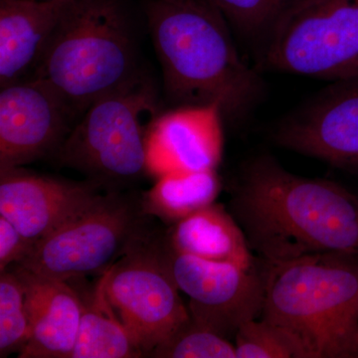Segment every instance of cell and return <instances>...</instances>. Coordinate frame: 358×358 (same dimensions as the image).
Segmentation results:
<instances>
[{"label":"cell","instance_id":"7402d4cb","mask_svg":"<svg viewBox=\"0 0 358 358\" xmlns=\"http://www.w3.org/2000/svg\"><path fill=\"white\" fill-rule=\"evenodd\" d=\"M240 34L265 41L294 0H210Z\"/></svg>","mask_w":358,"mask_h":358},{"label":"cell","instance_id":"277c9868","mask_svg":"<svg viewBox=\"0 0 358 358\" xmlns=\"http://www.w3.org/2000/svg\"><path fill=\"white\" fill-rule=\"evenodd\" d=\"M140 73L136 35L121 2L72 0L31 78L50 85L81 117Z\"/></svg>","mask_w":358,"mask_h":358},{"label":"cell","instance_id":"4fadbf2b","mask_svg":"<svg viewBox=\"0 0 358 358\" xmlns=\"http://www.w3.org/2000/svg\"><path fill=\"white\" fill-rule=\"evenodd\" d=\"M222 110L215 103L159 113L145 136L148 176L217 169L224 148Z\"/></svg>","mask_w":358,"mask_h":358},{"label":"cell","instance_id":"6da1fadb","mask_svg":"<svg viewBox=\"0 0 358 358\" xmlns=\"http://www.w3.org/2000/svg\"><path fill=\"white\" fill-rule=\"evenodd\" d=\"M230 212L264 262L358 256V196L334 181L289 173L272 157L247 164L231 187Z\"/></svg>","mask_w":358,"mask_h":358},{"label":"cell","instance_id":"5b68a950","mask_svg":"<svg viewBox=\"0 0 358 358\" xmlns=\"http://www.w3.org/2000/svg\"><path fill=\"white\" fill-rule=\"evenodd\" d=\"M159 114L154 82L140 73L92 103L52 157L105 192L124 190L148 176L145 136Z\"/></svg>","mask_w":358,"mask_h":358},{"label":"cell","instance_id":"7a4b0ae2","mask_svg":"<svg viewBox=\"0 0 358 358\" xmlns=\"http://www.w3.org/2000/svg\"><path fill=\"white\" fill-rule=\"evenodd\" d=\"M145 11L171 102L215 103L233 119L255 103L262 81L240 56L227 20L210 0H152Z\"/></svg>","mask_w":358,"mask_h":358},{"label":"cell","instance_id":"3957f363","mask_svg":"<svg viewBox=\"0 0 358 358\" xmlns=\"http://www.w3.org/2000/svg\"><path fill=\"white\" fill-rule=\"evenodd\" d=\"M259 319L294 334L312 358H353L358 324V256L324 253L264 262Z\"/></svg>","mask_w":358,"mask_h":358},{"label":"cell","instance_id":"44dd1931","mask_svg":"<svg viewBox=\"0 0 358 358\" xmlns=\"http://www.w3.org/2000/svg\"><path fill=\"white\" fill-rule=\"evenodd\" d=\"M159 358H237L229 339L214 333L190 317L178 331L148 355Z\"/></svg>","mask_w":358,"mask_h":358},{"label":"cell","instance_id":"30bf717a","mask_svg":"<svg viewBox=\"0 0 358 358\" xmlns=\"http://www.w3.org/2000/svg\"><path fill=\"white\" fill-rule=\"evenodd\" d=\"M80 117L43 80H23L0 92V167L52 157Z\"/></svg>","mask_w":358,"mask_h":358},{"label":"cell","instance_id":"5bb4252c","mask_svg":"<svg viewBox=\"0 0 358 358\" xmlns=\"http://www.w3.org/2000/svg\"><path fill=\"white\" fill-rule=\"evenodd\" d=\"M25 287L29 339L20 358H71L81 320L79 294L69 281L35 274L13 266Z\"/></svg>","mask_w":358,"mask_h":358},{"label":"cell","instance_id":"52a82bcc","mask_svg":"<svg viewBox=\"0 0 358 358\" xmlns=\"http://www.w3.org/2000/svg\"><path fill=\"white\" fill-rule=\"evenodd\" d=\"M262 60L327 81L358 76V0H294L264 41Z\"/></svg>","mask_w":358,"mask_h":358},{"label":"cell","instance_id":"ac0fdd59","mask_svg":"<svg viewBox=\"0 0 358 358\" xmlns=\"http://www.w3.org/2000/svg\"><path fill=\"white\" fill-rule=\"evenodd\" d=\"M221 188L216 169L167 173L141 193V207L145 215L171 226L214 203Z\"/></svg>","mask_w":358,"mask_h":358},{"label":"cell","instance_id":"d4e9b609","mask_svg":"<svg viewBox=\"0 0 358 358\" xmlns=\"http://www.w3.org/2000/svg\"><path fill=\"white\" fill-rule=\"evenodd\" d=\"M164 1H167V2H182V1H186V0H164Z\"/></svg>","mask_w":358,"mask_h":358},{"label":"cell","instance_id":"7c38bea8","mask_svg":"<svg viewBox=\"0 0 358 358\" xmlns=\"http://www.w3.org/2000/svg\"><path fill=\"white\" fill-rule=\"evenodd\" d=\"M103 192L88 179L75 181L22 166L0 167V216L35 244L81 213Z\"/></svg>","mask_w":358,"mask_h":358},{"label":"cell","instance_id":"cb8c5ba5","mask_svg":"<svg viewBox=\"0 0 358 358\" xmlns=\"http://www.w3.org/2000/svg\"><path fill=\"white\" fill-rule=\"evenodd\" d=\"M353 358H358V324L357 334H355V345H353Z\"/></svg>","mask_w":358,"mask_h":358},{"label":"cell","instance_id":"9c48e42d","mask_svg":"<svg viewBox=\"0 0 358 358\" xmlns=\"http://www.w3.org/2000/svg\"><path fill=\"white\" fill-rule=\"evenodd\" d=\"M162 259L179 291L189 298L190 317L224 338H235L238 329L262 313L265 274L264 264L245 268L212 262L179 253L159 232Z\"/></svg>","mask_w":358,"mask_h":358},{"label":"cell","instance_id":"e0dca14e","mask_svg":"<svg viewBox=\"0 0 358 358\" xmlns=\"http://www.w3.org/2000/svg\"><path fill=\"white\" fill-rule=\"evenodd\" d=\"M81 299L76 345L71 358L143 357L128 329L108 299L105 274L93 284L86 278L69 280Z\"/></svg>","mask_w":358,"mask_h":358},{"label":"cell","instance_id":"ba28073f","mask_svg":"<svg viewBox=\"0 0 358 358\" xmlns=\"http://www.w3.org/2000/svg\"><path fill=\"white\" fill-rule=\"evenodd\" d=\"M155 229L105 273L110 303L143 357L190 319L159 247Z\"/></svg>","mask_w":358,"mask_h":358},{"label":"cell","instance_id":"2e32d148","mask_svg":"<svg viewBox=\"0 0 358 358\" xmlns=\"http://www.w3.org/2000/svg\"><path fill=\"white\" fill-rule=\"evenodd\" d=\"M164 241L179 253L253 268L252 254L241 226L223 205L212 203L162 231Z\"/></svg>","mask_w":358,"mask_h":358},{"label":"cell","instance_id":"8fae6325","mask_svg":"<svg viewBox=\"0 0 358 358\" xmlns=\"http://www.w3.org/2000/svg\"><path fill=\"white\" fill-rule=\"evenodd\" d=\"M274 140L331 164L358 162V76L333 82L285 117Z\"/></svg>","mask_w":358,"mask_h":358},{"label":"cell","instance_id":"ffe728a7","mask_svg":"<svg viewBox=\"0 0 358 358\" xmlns=\"http://www.w3.org/2000/svg\"><path fill=\"white\" fill-rule=\"evenodd\" d=\"M29 334L24 284L9 268L0 273V357L20 353Z\"/></svg>","mask_w":358,"mask_h":358},{"label":"cell","instance_id":"8992f818","mask_svg":"<svg viewBox=\"0 0 358 358\" xmlns=\"http://www.w3.org/2000/svg\"><path fill=\"white\" fill-rule=\"evenodd\" d=\"M150 219L143 213L138 193L103 192L81 213L35 244L17 266L61 281L100 277L155 229Z\"/></svg>","mask_w":358,"mask_h":358},{"label":"cell","instance_id":"9a60e30c","mask_svg":"<svg viewBox=\"0 0 358 358\" xmlns=\"http://www.w3.org/2000/svg\"><path fill=\"white\" fill-rule=\"evenodd\" d=\"M72 0H0V86L30 79Z\"/></svg>","mask_w":358,"mask_h":358},{"label":"cell","instance_id":"d6986e66","mask_svg":"<svg viewBox=\"0 0 358 358\" xmlns=\"http://www.w3.org/2000/svg\"><path fill=\"white\" fill-rule=\"evenodd\" d=\"M235 338L237 358H312L294 334L262 319L245 322Z\"/></svg>","mask_w":358,"mask_h":358},{"label":"cell","instance_id":"603a6c76","mask_svg":"<svg viewBox=\"0 0 358 358\" xmlns=\"http://www.w3.org/2000/svg\"><path fill=\"white\" fill-rule=\"evenodd\" d=\"M34 246L10 221L0 216V273L22 263Z\"/></svg>","mask_w":358,"mask_h":358}]
</instances>
